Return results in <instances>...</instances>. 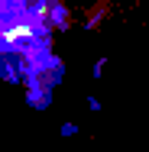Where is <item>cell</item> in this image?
Listing matches in <instances>:
<instances>
[{
    "mask_svg": "<svg viewBox=\"0 0 149 152\" xmlns=\"http://www.w3.org/2000/svg\"><path fill=\"white\" fill-rule=\"evenodd\" d=\"M59 20V0H0V71L32 78L55 65L49 45Z\"/></svg>",
    "mask_w": 149,
    "mask_h": 152,
    "instance_id": "cell-1",
    "label": "cell"
}]
</instances>
